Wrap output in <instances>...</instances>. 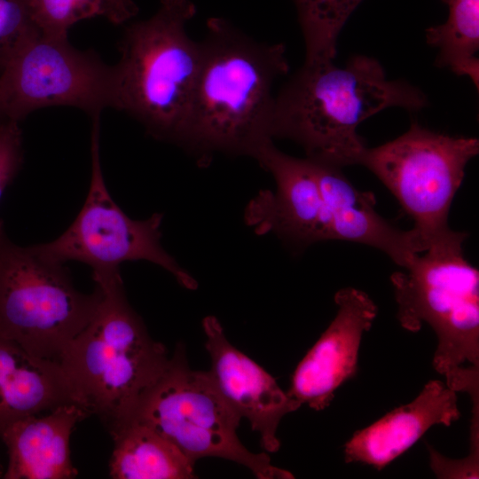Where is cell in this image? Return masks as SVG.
<instances>
[{
	"label": "cell",
	"mask_w": 479,
	"mask_h": 479,
	"mask_svg": "<svg viewBox=\"0 0 479 479\" xmlns=\"http://www.w3.org/2000/svg\"><path fill=\"white\" fill-rule=\"evenodd\" d=\"M178 145L199 160L213 153L254 157L273 141L274 82L289 64L283 43L253 38L228 20L211 17Z\"/></svg>",
	"instance_id": "obj_1"
},
{
	"label": "cell",
	"mask_w": 479,
	"mask_h": 479,
	"mask_svg": "<svg viewBox=\"0 0 479 479\" xmlns=\"http://www.w3.org/2000/svg\"><path fill=\"white\" fill-rule=\"evenodd\" d=\"M408 82L390 80L381 64L365 55L344 66L303 62L275 96L272 135L298 143L306 157L343 168L359 164L365 148L358 126L390 107L410 112L428 105Z\"/></svg>",
	"instance_id": "obj_2"
},
{
	"label": "cell",
	"mask_w": 479,
	"mask_h": 479,
	"mask_svg": "<svg viewBox=\"0 0 479 479\" xmlns=\"http://www.w3.org/2000/svg\"><path fill=\"white\" fill-rule=\"evenodd\" d=\"M92 278L98 304L59 363L78 404L111 434L130 420L169 357L128 302L119 268L93 271Z\"/></svg>",
	"instance_id": "obj_3"
},
{
	"label": "cell",
	"mask_w": 479,
	"mask_h": 479,
	"mask_svg": "<svg viewBox=\"0 0 479 479\" xmlns=\"http://www.w3.org/2000/svg\"><path fill=\"white\" fill-rule=\"evenodd\" d=\"M195 13L191 0H160L153 16L126 27L114 65L116 110L153 138L177 145L201 59L200 41L186 30Z\"/></svg>",
	"instance_id": "obj_4"
},
{
	"label": "cell",
	"mask_w": 479,
	"mask_h": 479,
	"mask_svg": "<svg viewBox=\"0 0 479 479\" xmlns=\"http://www.w3.org/2000/svg\"><path fill=\"white\" fill-rule=\"evenodd\" d=\"M467 236L452 231L390 276L400 325L434 330L433 366L444 375L466 362L479 367V271L465 258Z\"/></svg>",
	"instance_id": "obj_5"
},
{
	"label": "cell",
	"mask_w": 479,
	"mask_h": 479,
	"mask_svg": "<svg viewBox=\"0 0 479 479\" xmlns=\"http://www.w3.org/2000/svg\"><path fill=\"white\" fill-rule=\"evenodd\" d=\"M240 420L209 372L191 369L184 347L178 345L137 399L129 420L156 431L193 464L204 457H217L246 467L259 479L294 478L272 466L266 453H254L241 444L237 436Z\"/></svg>",
	"instance_id": "obj_6"
},
{
	"label": "cell",
	"mask_w": 479,
	"mask_h": 479,
	"mask_svg": "<svg viewBox=\"0 0 479 479\" xmlns=\"http://www.w3.org/2000/svg\"><path fill=\"white\" fill-rule=\"evenodd\" d=\"M99 298L77 290L65 266L37 245L20 246L0 219V333L28 352L59 362Z\"/></svg>",
	"instance_id": "obj_7"
},
{
	"label": "cell",
	"mask_w": 479,
	"mask_h": 479,
	"mask_svg": "<svg viewBox=\"0 0 479 479\" xmlns=\"http://www.w3.org/2000/svg\"><path fill=\"white\" fill-rule=\"evenodd\" d=\"M479 153L476 137H453L417 122L397 138L366 147L359 161L398 200L414 222L420 252L448 236V215L467 163Z\"/></svg>",
	"instance_id": "obj_8"
},
{
	"label": "cell",
	"mask_w": 479,
	"mask_h": 479,
	"mask_svg": "<svg viewBox=\"0 0 479 479\" xmlns=\"http://www.w3.org/2000/svg\"><path fill=\"white\" fill-rule=\"evenodd\" d=\"M50 106H72L90 118L117 107L115 67L68 37L29 40L0 73V116L20 122Z\"/></svg>",
	"instance_id": "obj_9"
},
{
	"label": "cell",
	"mask_w": 479,
	"mask_h": 479,
	"mask_svg": "<svg viewBox=\"0 0 479 479\" xmlns=\"http://www.w3.org/2000/svg\"><path fill=\"white\" fill-rule=\"evenodd\" d=\"M91 119V172L88 193L78 215L58 238L37 244L56 262L76 261L93 271L117 269L124 262L148 261L170 272L177 282L194 290L197 281L163 248V216L130 218L114 200L106 185L100 161V115Z\"/></svg>",
	"instance_id": "obj_10"
},
{
	"label": "cell",
	"mask_w": 479,
	"mask_h": 479,
	"mask_svg": "<svg viewBox=\"0 0 479 479\" xmlns=\"http://www.w3.org/2000/svg\"><path fill=\"white\" fill-rule=\"evenodd\" d=\"M271 174L275 191L263 190L247 204V224L255 233L273 232L300 246L327 240L318 164L279 150L270 141L254 155Z\"/></svg>",
	"instance_id": "obj_11"
},
{
	"label": "cell",
	"mask_w": 479,
	"mask_h": 479,
	"mask_svg": "<svg viewBox=\"0 0 479 479\" xmlns=\"http://www.w3.org/2000/svg\"><path fill=\"white\" fill-rule=\"evenodd\" d=\"M334 302V318L297 365L287 391L316 411L326 408L336 389L356 374L363 334L378 312L370 296L354 287L338 290Z\"/></svg>",
	"instance_id": "obj_12"
},
{
	"label": "cell",
	"mask_w": 479,
	"mask_h": 479,
	"mask_svg": "<svg viewBox=\"0 0 479 479\" xmlns=\"http://www.w3.org/2000/svg\"><path fill=\"white\" fill-rule=\"evenodd\" d=\"M202 327L211 360L208 372L218 390L259 434L263 448L269 452H278L280 420L302 404L282 390L268 372L228 341L216 317H206Z\"/></svg>",
	"instance_id": "obj_13"
},
{
	"label": "cell",
	"mask_w": 479,
	"mask_h": 479,
	"mask_svg": "<svg viewBox=\"0 0 479 479\" xmlns=\"http://www.w3.org/2000/svg\"><path fill=\"white\" fill-rule=\"evenodd\" d=\"M457 392L438 380L426 383L410 403L356 431L344 446L346 463L383 469L412 447L431 427L450 426L460 417Z\"/></svg>",
	"instance_id": "obj_14"
},
{
	"label": "cell",
	"mask_w": 479,
	"mask_h": 479,
	"mask_svg": "<svg viewBox=\"0 0 479 479\" xmlns=\"http://www.w3.org/2000/svg\"><path fill=\"white\" fill-rule=\"evenodd\" d=\"M315 161L324 197L327 240L373 247L401 268L420 253L411 230L398 229L378 214L371 192L357 189L342 168Z\"/></svg>",
	"instance_id": "obj_15"
},
{
	"label": "cell",
	"mask_w": 479,
	"mask_h": 479,
	"mask_svg": "<svg viewBox=\"0 0 479 479\" xmlns=\"http://www.w3.org/2000/svg\"><path fill=\"white\" fill-rule=\"evenodd\" d=\"M89 415L82 406L71 403L9 425L0 436L8 453L4 478L75 477L77 471L70 459V436L75 426Z\"/></svg>",
	"instance_id": "obj_16"
},
{
	"label": "cell",
	"mask_w": 479,
	"mask_h": 479,
	"mask_svg": "<svg viewBox=\"0 0 479 479\" xmlns=\"http://www.w3.org/2000/svg\"><path fill=\"white\" fill-rule=\"evenodd\" d=\"M71 403L79 404L59 362L0 333V436L16 420Z\"/></svg>",
	"instance_id": "obj_17"
},
{
	"label": "cell",
	"mask_w": 479,
	"mask_h": 479,
	"mask_svg": "<svg viewBox=\"0 0 479 479\" xmlns=\"http://www.w3.org/2000/svg\"><path fill=\"white\" fill-rule=\"evenodd\" d=\"M114 450L110 475L114 479H191L194 464L151 428L129 420L110 434Z\"/></svg>",
	"instance_id": "obj_18"
},
{
	"label": "cell",
	"mask_w": 479,
	"mask_h": 479,
	"mask_svg": "<svg viewBox=\"0 0 479 479\" xmlns=\"http://www.w3.org/2000/svg\"><path fill=\"white\" fill-rule=\"evenodd\" d=\"M446 20L426 29V42L437 51L436 64L470 79L479 88V0H442Z\"/></svg>",
	"instance_id": "obj_19"
},
{
	"label": "cell",
	"mask_w": 479,
	"mask_h": 479,
	"mask_svg": "<svg viewBox=\"0 0 479 479\" xmlns=\"http://www.w3.org/2000/svg\"><path fill=\"white\" fill-rule=\"evenodd\" d=\"M305 45L304 62L331 61L347 20L363 0H293Z\"/></svg>",
	"instance_id": "obj_20"
},
{
	"label": "cell",
	"mask_w": 479,
	"mask_h": 479,
	"mask_svg": "<svg viewBox=\"0 0 479 479\" xmlns=\"http://www.w3.org/2000/svg\"><path fill=\"white\" fill-rule=\"evenodd\" d=\"M35 21L43 35L68 37L78 21L102 17L114 25L128 22L138 12L133 0H30Z\"/></svg>",
	"instance_id": "obj_21"
},
{
	"label": "cell",
	"mask_w": 479,
	"mask_h": 479,
	"mask_svg": "<svg viewBox=\"0 0 479 479\" xmlns=\"http://www.w3.org/2000/svg\"><path fill=\"white\" fill-rule=\"evenodd\" d=\"M452 390L467 393L472 402L468 454L459 459L444 456L428 445L430 467L437 478H479V367H461L447 381Z\"/></svg>",
	"instance_id": "obj_22"
},
{
	"label": "cell",
	"mask_w": 479,
	"mask_h": 479,
	"mask_svg": "<svg viewBox=\"0 0 479 479\" xmlns=\"http://www.w3.org/2000/svg\"><path fill=\"white\" fill-rule=\"evenodd\" d=\"M39 33L30 0H0V73Z\"/></svg>",
	"instance_id": "obj_23"
},
{
	"label": "cell",
	"mask_w": 479,
	"mask_h": 479,
	"mask_svg": "<svg viewBox=\"0 0 479 479\" xmlns=\"http://www.w3.org/2000/svg\"><path fill=\"white\" fill-rule=\"evenodd\" d=\"M20 122L0 120V200L20 172L23 160V137Z\"/></svg>",
	"instance_id": "obj_24"
},
{
	"label": "cell",
	"mask_w": 479,
	"mask_h": 479,
	"mask_svg": "<svg viewBox=\"0 0 479 479\" xmlns=\"http://www.w3.org/2000/svg\"><path fill=\"white\" fill-rule=\"evenodd\" d=\"M3 475H4V473H3V471H2V467H1V465H0V477L3 476Z\"/></svg>",
	"instance_id": "obj_25"
},
{
	"label": "cell",
	"mask_w": 479,
	"mask_h": 479,
	"mask_svg": "<svg viewBox=\"0 0 479 479\" xmlns=\"http://www.w3.org/2000/svg\"><path fill=\"white\" fill-rule=\"evenodd\" d=\"M1 119H4V118H3L2 116H0V120H1Z\"/></svg>",
	"instance_id": "obj_26"
}]
</instances>
